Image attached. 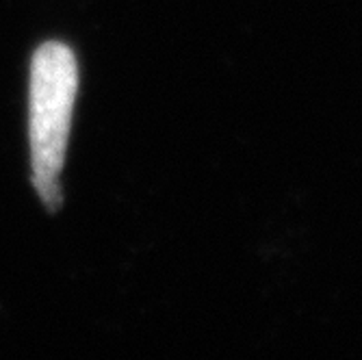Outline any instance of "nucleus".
Masks as SVG:
<instances>
[{"instance_id": "1", "label": "nucleus", "mask_w": 362, "mask_h": 360, "mask_svg": "<svg viewBox=\"0 0 362 360\" xmlns=\"http://www.w3.org/2000/svg\"><path fill=\"white\" fill-rule=\"evenodd\" d=\"M76 87L78 68L74 52L61 42L40 46L30 65L28 137L33 180L50 213H57L63 200L59 176L68 150Z\"/></svg>"}]
</instances>
